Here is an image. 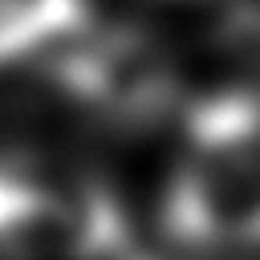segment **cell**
<instances>
[{
    "instance_id": "obj_1",
    "label": "cell",
    "mask_w": 260,
    "mask_h": 260,
    "mask_svg": "<svg viewBox=\"0 0 260 260\" xmlns=\"http://www.w3.org/2000/svg\"><path fill=\"white\" fill-rule=\"evenodd\" d=\"M167 228L195 244L260 240V98H211L187 118V154L167 195Z\"/></svg>"
},
{
    "instance_id": "obj_2",
    "label": "cell",
    "mask_w": 260,
    "mask_h": 260,
    "mask_svg": "<svg viewBox=\"0 0 260 260\" xmlns=\"http://www.w3.org/2000/svg\"><path fill=\"white\" fill-rule=\"evenodd\" d=\"M122 244V215L106 191L0 167V260H102Z\"/></svg>"
},
{
    "instance_id": "obj_3",
    "label": "cell",
    "mask_w": 260,
    "mask_h": 260,
    "mask_svg": "<svg viewBox=\"0 0 260 260\" xmlns=\"http://www.w3.org/2000/svg\"><path fill=\"white\" fill-rule=\"evenodd\" d=\"M85 28V0H0V65L49 53Z\"/></svg>"
}]
</instances>
